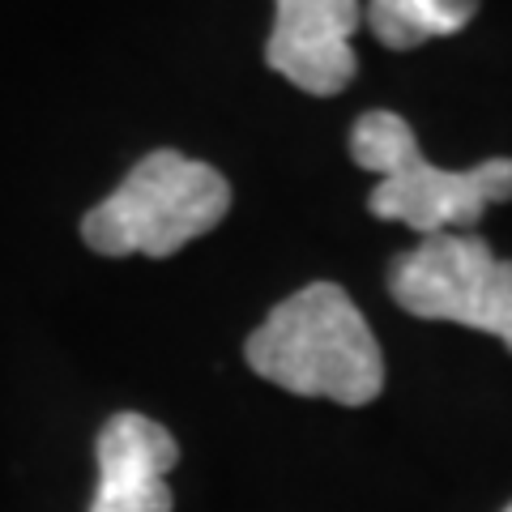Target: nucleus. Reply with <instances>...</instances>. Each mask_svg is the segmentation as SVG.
<instances>
[{"mask_svg": "<svg viewBox=\"0 0 512 512\" xmlns=\"http://www.w3.org/2000/svg\"><path fill=\"white\" fill-rule=\"evenodd\" d=\"M261 380L295 397L367 406L384 389V355L372 325L342 286L312 282L282 299L244 346Z\"/></svg>", "mask_w": 512, "mask_h": 512, "instance_id": "nucleus-1", "label": "nucleus"}, {"mask_svg": "<svg viewBox=\"0 0 512 512\" xmlns=\"http://www.w3.org/2000/svg\"><path fill=\"white\" fill-rule=\"evenodd\" d=\"M350 158L380 175L367 210L406 222L423 239L466 231L487 214V205L512 201V158H487L470 171H440L423 158L419 137L397 111H363L350 133Z\"/></svg>", "mask_w": 512, "mask_h": 512, "instance_id": "nucleus-2", "label": "nucleus"}, {"mask_svg": "<svg viewBox=\"0 0 512 512\" xmlns=\"http://www.w3.org/2000/svg\"><path fill=\"white\" fill-rule=\"evenodd\" d=\"M231 210L227 175L180 150H154L82 218V239L103 256H163L210 235Z\"/></svg>", "mask_w": 512, "mask_h": 512, "instance_id": "nucleus-3", "label": "nucleus"}, {"mask_svg": "<svg viewBox=\"0 0 512 512\" xmlns=\"http://www.w3.org/2000/svg\"><path fill=\"white\" fill-rule=\"evenodd\" d=\"M389 295L410 316L491 333L512 350V261H500L483 235H427L389 265Z\"/></svg>", "mask_w": 512, "mask_h": 512, "instance_id": "nucleus-4", "label": "nucleus"}, {"mask_svg": "<svg viewBox=\"0 0 512 512\" xmlns=\"http://www.w3.org/2000/svg\"><path fill=\"white\" fill-rule=\"evenodd\" d=\"M363 26L359 0H278L265 64L316 99L342 94L359 73L350 39Z\"/></svg>", "mask_w": 512, "mask_h": 512, "instance_id": "nucleus-5", "label": "nucleus"}, {"mask_svg": "<svg viewBox=\"0 0 512 512\" xmlns=\"http://www.w3.org/2000/svg\"><path fill=\"white\" fill-rule=\"evenodd\" d=\"M99 487L90 512H171L175 495L167 474L180 461V444L163 427L137 410H120L103 423L94 440Z\"/></svg>", "mask_w": 512, "mask_h": 512, "instance_id": "nucleus-6", "label": "nucleus"}, {"mask_svg": "<svg viewBox=\"0 0 512 512\" xmlns=\"http://www.w3.org/2000/svg\"><path fill=\"white\" fill-rule=\"evenodd\" d=\"M483 0H367L363 26L389 52H410L427 39L466 30Z\"/></svg>", "mask_w": 512, "mask_h": 512, "instance_id": "nucleus-7", "label": "nucleus"}, {"mask_svg": "<svg viewBox=\"0 0 512 512\" xmlns=\"http://www.w3.org/2000/svg\"><path fill=\"white\" fill-rule=\"evenodd\" d=\"M504 512H512V504H508V508H504Z\"/></svg>", "mask_w": 512, "mask_h": 512, "instance_id": "nucleus-8", "label": "nucleus"}]
</instances>
